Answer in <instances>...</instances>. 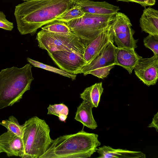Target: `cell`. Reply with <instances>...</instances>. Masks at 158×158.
I'll use <instances>...</instances> for the list:
<instances>
[{
    "label": "cell",
    "mask_w": 158,
    "mask_h": 158,
    "mask_svg": "<svg viewBox=\"0 0 158 158\" xmlns=\"http://www.w3.org/2000/svg\"><path fill=\"white\" fill-rule=\"evenodd\" d=\"M3 152L2 150L0 148V153L1 152Z\"/></svg>",
    "instance_id": "f1b7e54d"
},
{
    "label": "cell",
    "mask_w": 158,
    "mask_h": 158,
    "mask_svg": "<svg viewBox=\"0 0 158 158\" xmlns=\"http://www.w3.org/2000/svg\"><path fill=\"white\" fill-rule=\"evenodd\" d=\"M115 64L100 68L89 72L88 74H90L99 78L103 79L108 76L110 70L113 68Z\"/></svg>",
    "instance_id": "d4e9b609"
},
{
    "label": "cell",
    "mask_w": 158,
    "mask_h": 158,
    "mask_svg": "<svg viewBox=\"0 0 158 158\" xmlns=\"http://www.w3.org/2000/svg\"><path fill=\"white\" fill-rule=\"evenodd\" d=\"M93 108L90 104L83 100L77 107L74 119L84 126L94 130L97 127L98 125L93 115Z\"/></svg>",
    "instance_id": "e0dca14e"
},
{
    "label": "cell",
    "mask_w": 158,
    "mask_h": 158,
    "mask_svg": "<svg viewBox=\"0 0 158 158\" xmlns=\"http://www.w3.org/2000/svg\"><path fill=\"white\" fill-rule=\"evenodd\" d=\"M23 0L24 1H27L29 0Z\"/></svg>",
    "instance_id": "f546056e"
},
{
    "label": "cell",
    "mask_w": 158,
    "mask_h": 158,
    "mask_svg": "<svg viewBox=\"0 0 158 158\" xmlns=\"http://www.w3.org/2000/svg\"><path fill=\"white\" fill-rule=\"evenodd\" d=\"M98 158H145L146 155L140 151L126 149H114L109 146L104 145L97 148Z\"/></svg>",
    "instance_id": "2e32d148"
},
{
    "label": "cell",
    "mask_w": 158,
    "mask_h": 158,
    "mask_svg": "<svg viewBox=\"0 0 158 158\" xmlns=\"http://www.w3.org/2000/svg\"><path fill=\"white\" fill-rule=\"evenodd\" d=\"M130 19L125 14L118 12L114 15L111 25L114 41L118 48L135 50L138 40L133 37L135 31Z\"/></svg>",
    "instance_id": "52a82bcc"
},
{
    "label": "cell",
    "mask_w": 158,
    "mask_h": 158,
    "mask_svg": "<svg viewBox=\"0 0 158 158\" xmlns=\"http://www.w3.org/2000/svg\"><path fill=\"white\" fill-rule=\"evenodd\" d=\"M13 27V23L8 21L6 19L4 13L0 11V28L5 30L11 31Z\"/></svg>",
    "instance_id": "484cf974"
},
{
    "label": "cell",
    "mask_w": 158,
    "mask_h": 158,
    "mask_svg": "<svg viewBox=\"0 0 158 158\" xmlns=\"http://www.w3.org/2000/svg\"><path fill=\"white\" fill-rule=\"evenodd\" d=\"M158 112L152 118V121L151 123L149 124L148 126V127H154L156 131H158Z\"/></svg>",
    "instance_id": "83f0119b"
},
{
    "label": "cell",
    "mask_w": 158,
    "mask_h": 158,
    "mask_svg": "<svg viewBox=\"0 0 158 158\" xmlns=\"http://www.w3.org/2000/svg\"><path fill=\"white\" fill-rule=\"evenodd\" d=\"M23 125V158H39L48 149L53 140L45 121L34 116Z\"/></svg>",
    "instance_id": "277c9868"
},
{
    "label": "cell",
    "mask_w": 158,
    "mask_h": 158,
    "mask_svg": "<svg viewBox=\"0 0 158 158\" xmlns=\"http://www.w3.org/2000/svg\"><path fill=\"white\" fill-rule=\"evenodd\" d=\"M84 14L79 6L74 5L55 20L64 22H67L73 19L81 17L83 16Z\"/></svg>",
    "instance_id": "44dd1931"
},
{
    "label": "cell",
    "mask_w": 158,
    "mask_h": 158,
    "mask_svg": "<svg viewBox=\"0 0 158 158\" xmlns=\"http://www.w3.org/2000/svg\"><path fill=\"white\" fill-rule=\"evenodd\" d=\"M116 1L135 2L139 4L141 6L144 8L148 6H154L156 3V0H116Z\"/></svg>",
    "instance_id": "4316f807"
},
{
    "label": "cell",
    "mask_w": 158,
    "mask_h": 158,
    "mask_svg": "<svg viewBox=\"0 0 158 158\" xmlns=\"http://www.w3.org/2000/svg\"><path fill=\"white\" fill-rule=\"evenodd\" d=\"M74 5L79 6L84 13L100 15L115 14L120 9L118 6L106 1L75 0Z\"/></svg>",
    "instance_id": "4fadbf2b"
},
{
    "label": "cell",
    "mask_w": 158,
    "mask_h": 158,
    "mask_svg": "<svg viewBox=\"0 0 158 158\" xmlns=\"http://www.w3.org/2000/svg\"><path fill=\"white\" fill-rule=\"evenodd\" d=\"M27 61L35 67L43 69L46 70L56 73L61 75L68 77L72 80H75L76 75L71 74L60 69L44 64L37 60H35L31 58H27Z\"/></svg>",
    "instance_id": "ffe728a7"
},
{
    "label": "cell",
    "mask_w": 158,
    "mask_h": 158,
    "mask_svg": "<svg viewBox=\"0 0 158 158\" xmlns=\"http://www.w3.org/2000/svg\"><path fill=\"white\" fill-rule=\"evenodd\" d=\"M111 25L108 29L101 33L85 48L83 57L86 64L95 58L110 42L113 40Z\"/></svg>",
    "instance_id": "30bf717a"
},
{
    "label": "cell",
    "mask_w": 158,
    "mask_h": 158,
    "mask_svg": "<svg viewBox=\"0 0 158 158\" xmlns=\"http://www.w3.org/2000/svg\"><path fill=\"white\" fill-rule=\"evenodd\" d=\"M42 30L59 34H67L71 32L67 25L63 22L56 20L51 22L41 27Z\"/></svg>",
    "instance_id": "7402d4cb"
},
{
    "label": "cell",
    "mask_w": 158,
    "mask_h": 158,
    "mask_svg": "<svg viewBox=\"0 0 158 158\" xmlns=\"http://www.w3.org/2000/svg\"><path fill=\"white\" fill-rule=\"evenodd\" d=\"M103 89L102 82L96 83L86 88L80 94V98L90 104L93 108L97 107Z\"/></svg>",
    "instance_id": "ac0fdd59"
},
{
    "label": "cell",
    "mask_w": 158,
    "mask_h": 158,
    "mask_svg": "<svg viewBox=\"0 0 158 158\" xmlns=\"http://www.w3.org/2000/svg\"><path fill=\"white\" fill-rule=\"evenodd\" d=\"M75 0H29L16 6L14 15L21 35H33L74 5Z\"/></svg>",
    "instance_id": "6da1fadb"
},
{
    "label": "cell",
    "mask_w": 158,
    "mask_h": 158,
    "mask_svg": "<svg viewBox=\"0 0 158 158\" xmlns=\"http://www.w3.org/2000/svg\"><path fill=\"white\" fill-rule=\"evenodd\" d=\"M113 40L93 60L86 64L81 69L84 76L91 71L101 67L115 64V52L116 46Z\"/></svg>",
    "instance_id": "8fae6325"
},
{
    "label": "cell",
    "mask_w": 158,
    "mask_h": 158,
    "mask_svg": "<svg viewBox=\"0 0 158 158\" xmlns=\"http://www.w3.org/2000/svg\"><path fill=\"white\" fill-rule=\"evenodd\" d=\"M134 69L136 76L147 86L155 85L158 78V55L141 58Z\"/></svg>",
    "instance_id": "9c48e42d"
},
{
    "label": "cell",
    "mask_w": 158,
    "mask_h": 158,
    "mask_svg": "<svg viewBox=\"0 0 158 158\" xmlns=\"http://www.w3.org/2000/svg\"><path fill=\"white\" fill-rule=\"evenodd\" d=\"M48 54L60 69L74 75L81 73V69L86 64L83 55L75 52L58 51Z\"/></svg>",
    "instance_id": "ba28073f"
},
{
    "label": "cell",
    "mask_w": 158,
    "mask_h": 158,
    "mask_svg": "<svg viewBox=\"0 0 158 158\" xmlns=\"http://www.w3.org/2000/svg\"><path fill=\"white\" fill-rule=\"evenodd\" d=\"M98 135L83 129L74 134L60 136L53 140L39 158H86L96 152L101 145Z\"/></svg>",
    "instance_id": "7a4b0ae2"
},
{
    "label": "cell",
    "mask_w": 158,
    "mask_h": 158,
    "mask_svg": "<svg viewBox=\"0 0 158 158\" xmlns=\"http://www.w3.org/2000/svg\"><path fill=\"white\" fill-rule=\"evenodd\" d=\"M48 114H52L58 117L60 121L64 122L69 114L68 107L63 103L49 105L48 108Z\"/></svg>",
    "instance_id": "603a6c76"
},
{
    "label": "cell",
    "mask_w": 158,
    "mask_h": 158,
    "mask_svg": "<svg viewBox=\"0 0 158 158\" xmlns=\"http://www.w3.org/2000/svg\"><path fill=\"white\" fill-rule=\"evenodd\" d=\"M142 58L135 50L115 48V64L122 67L130 74L132 73L137 62Z\"/></svg>",
    "instance_id": "5bb4252c"
},
{
    "label": "cell",
    "mask_w": 158,
    "mask_h": 158,
    "mask_svg": "<svg viewBox=\"0 0 158 158\" xmlns=\"http://www.w3.org/2000/svg\"><path fill=\"white\" fill-rule=\"evenodd\" d=\"M144 46L150 49L154 55H158V35L150 34L143 39Z\"/></svg>",
    "instance_id": "cb8c5ba5"
},
{
    "label": "cell",
    "mask_w": 158,
    "mask_h": 158,
    "mask_svg": "<svg viewBox=\"0 0 158 158\" xmlns=\"http://www.w3.org/2000/svg\"><path fill=\"white\" fill-rule=\"evenodd\" d=\"M32 66L27 64L21 68L13 67L0 72V109L19 102L24 94L30 89L34 80Z\"/></svg>",
    "instance_id": "3957f363"
},
{
    "label": "cell",
    "mask_w": 158,
    "mask_h": 158,
    "mask_svg": "<svg viewBox=\"0 0 158 158\" xmlns=\"http://www.w3.org/2000/svg\"><path fill=\"white\" fill-rule=\"evenodd\" d=\"M0 148L8 157L23 158L24 150L22 139L7 131L0 135Z\"/></svg>",
    "instance_id": "7c38bea8"
},
{
    "label": "cell",
    "mask_w": 158,
    "mask_h": 158,
    "mask_svg": "<svg viewBox=\"0 0 158 158\" xmlns=\"http://www.w3.org/2000/svg\"><path fill=\"white\" fill-rule=\"evenodd\" d=\"M142 31L153 35H158V11L150 6L143 10L139 20Z\"/></svg>",
    "instance_id": "9a60e30c"
},
{
    "label": "cell",
    "mask_w": 158,
    "mask_h": 158,
    "mask_svg": "<svg viewBox=\"0 0 158 158\" xmlns=\"http://www.w3.org/2000/svg\"><path fill=\"white\" fill-rule=\"evenodd\" d=\"M0 125L5 127L9 131L22 138L23 134V125L19 123L17 119L13 116H11L8 119L3 120Z\"/></svg>",
    "instance_id": "d6986e66"
},
{
    "label": "cell",
    "mask_w": 158,
    "mask_h": 158,
    "mask_svg": "<svg viewBox=\"0 0 158 158\" xmlns=\"http://www.w3.org/2000/svg\"><path fill=\"white\" fill-rule=\"evenodd\" d=\"M114 15H100L85 13L81 17L64 23L86 48L101 33L110 26Z\"/></svg>",
    "instance_id": "5b68a950"
},
{
    "label": "cell",
    "mask_w": 158,
    "mask_h": 158,
    "mask_svg": "<svg viewBox=\"0 0 158 158\" xmlns=\"http://www.w3.org/2000/svg\"><path fill=\"white\" fill-rule=\"evenodd\" d=\"M36 39L38 46L50 54L65 50L83 55L85 48L81 41L72 32L59 34L41 30L37 33Z\"/></svg>",
    "instance_id": "8992f818"
}]
</instances>
